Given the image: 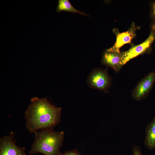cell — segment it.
<instances>
[{
    "label": "cell",
    "mask_w": 155,
    "mask_h": 155,
    "mask_svg": "<svg viewBox=\"0 0 155 155\" xmlns=\"http://www.w3.org/2000/svg\"><path fill=\"white\" fill-rule=\"evenodd\" d=\"M150 16L152 21L155 20V1H152L150 4Z\"/></svg>",
    "instance_id": "8fae6325"
},
{
    "label": "cell",
    "mask_w": 155,
    "mask_h": 155,
    "mask_svg": "<svg viewBox=\"0 0 155 155\" xmlns=\"http://www.w3.org/2000/svg\"><path fill=\"white\" fill-rule=\"evenodd\" d=\"M155 81V71H152L141 79L132 91V97L136 100H140L147 97Z\"/></svg>",
    "instance_id": "277c9868"
},
{
    "label": "cell",
    "mask_w": 155,
    "mask_h": 155,
    "mask_svg": "<svg viewBox=\"0 0 155 155\" xmlns=\"http://www.w3.org/2000/svg\"><path fill=\"white\" fill-rule=\"evenodd\" d=\"M24 113L25 126L31 133L39 130H53L61 122L62 108L51 104L45 98H32Z\"/></svg>",
    "instance_id": "6da1fadb"
},
{
    "label": "cell",
    "mask_w": 155,
    "mask_h": 155,
    "mask_svg": "<svg viewBox=\"0 0 155 155\" xmlns=\"http://www.w3.org/2000/svg\"><path fill=\"white\" fill-rule=\"evenodd\" d=\"M88 82L90 86L94 88L107 91L110 86L111 80L105 70L98 69L91 73Z\"/></svg>",
    "instance_id": "8992f818"
},
{
    "label": "cell",
    "mask_w": 155,
    "mask_h": 155,
    "mask_svg": "<svg viewBox=\"0 0 155 155\" xmlns=\"http://www.w3.org/2000/svg\"><path fill=\"white\" fill-rule=\"evenodd\" d=\"M56 10L59 13H60L62 11H65L73 13H78L83 15L90 16L85 13L75 9L71 5L68 0H59Z\"/></svg>",
    "instance_id": "30bf717a"
},
{
    "label": "cell",
    "mask_w": 155,
    "mask_h": 155,
    "mask_svg": "<svg viewBox=\"0 0 155 155\" xmlns=\"http://www.w3.org/2000/svg\"><path fill=\"white\" fill-rule=\"evenodd\" d=\"M61 155H81L77 150L74 149L73 150L65 152Z\"/></svg>",
    "instance_id": "7c38bea8"
},
{
    "label": "cell",
    "mask_w": 155,
    "mask_h": 155,
    "mask_svg": "<svg viewBox=\"0 0 155 155\" xmlns=\"http://www.w3.org/2000/svg\"><path fill=\"white\" fill-rule=\"evenodd\" d=\"M155 40V35L151 31L147 38L141 44H131L128 50L122 52L121 64L123 66L131 59L142 54L149 53L152 50V45Z\"/></svg>",
    "instance_id": "3957f363"
},
{
    "label": "cell",
    "mask_w": 155,
    "mask_h": 155,
    "mask_svg": "<svg viewBox=\"0 0 155 155\" xmlns=\"http://www.w3.org/2000/svg\"><path fill=\"white\" fill-rule=\"evenodd\" d=\"M13 133L0 139V155H26L25 148L16 145Z\"/></svg>",
    "instance_id": "52a82bcc"
},
{
    "label": "cell",
    "mask_w": 155,
    "mask_h": 155,
    "mask_svg": "<svg viewBox=\"0 0 155 155\" xmlns=\"http://www.w3.org/2000/svg\"><path fill=\"white\" fill-rule=\"evenodd\" d=\"M133 155H142L141 150L137 146H134L132 148Z\"/></svg>",
    "instance_id": "4fadbf2b"
},
{
    "label": "cell",
    "mask_w": 155,
    "mask_h": 155,
    "mask_svg": "<svg viewBox=\"0 0 155 155\" xmlns=\"http://www.w3.org/2000/svg\"><path fill=\"white\" fill-rule=\"evenodd\" d=\"M144 145L149 150L155 149V116L146 128Z\"/></svg>",
    "instance_id": "9c48e42d"
},
{
    "label": "cell",
    "mask_w": 155,
    "mask_h": 155,
    "mask_svg": "<svg viewBox=\"0 0 155 155\" xmlns=\"http://www.w3.org/2000/svg\"><path fill=\"white\" fill-rule=\"evenodd\" d=\"M138 29L133 22L131 27L126 31L120 32L117 28H114L113 32L116 36V40L114 44L111 47L106 50V51L120 52V49L124 45L130 43L136 36V30Z\"/></svg>",
    "instance_id": "5b68a950"
},
{
    "label": "cell",
    "mask_w": 155,
    "mask_h": 155,
    "mask_svg": "<svg viewBox=\"0 0 155 155\" xmlns=\"http://www.w3.org/2000/svg\"><path fill=\"white\" fill-rule=\"evenodd\" d=\"M151 32L155 35V20L152 21L150 24Z\"/></svg>",
    "instance_id": "5bb4252c"
},
{
    "label": "cell",
    "mask_w": 155,
    "mask_h": 155,
    "mask_svg": "<svg viewBox=\"0 0 155 155\" xmlns=\"http://www.w3.org/2000/svg\"><path fill=\"white\" fill-rule=\"evenodd\" d=\"M34 133L35 140L29 152L30 155L38 153L45 155H61L60 148L63 140V131L43 130Z\"/></svg>",
    "instance_id": "7a4b0ae2"
},
{
    "label": "cell",
    "mask_w": 155,
    "mask_h": 155,
    "mask_svg": "<svg viewBox=\"0 0 155 155\" xmlns=\"http://www.w3.org/2000/svg\"><path fill=\"white\" fill-rule=\"evenodd\" d=\"M122 55V52H111L106 50L103 54L102 63L103 65L112 68L117 73L123 66L121 63Z\"/></svg>",
    "instance_id": "ba28073f"
}]
</instances>
